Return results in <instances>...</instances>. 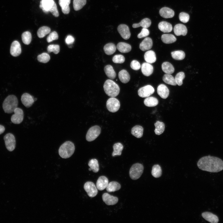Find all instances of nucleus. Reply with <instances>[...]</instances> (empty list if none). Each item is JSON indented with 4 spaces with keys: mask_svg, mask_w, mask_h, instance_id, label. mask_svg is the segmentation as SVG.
Segmentation results:
<instances>
[{
    "mask_svg": "<svg viewBox=\"0 0 223 223\" xmlns=\"http://www.w3.org/2000/svg\"><path fill=\"white\" fill-rule=\"evenodd\" d=\"M50 28L47 26H44L41 27L37 31V36L40 38H43L46 35L50 33Z\"/></svg>",
    "mask_w": 223,
    "mask_h": 223,
    "instance_id": "obj_40",
    "label": "nucleus"
},
{
    "mask_svg": "<svg viewBox=\"0 0 223 223\" xmlns=\"http://www.w3.org/2000/svg\"><path fill=\"white\" fill-rule=\"evenodd\" d=\"M47 50L49 53L52 52L57 54L59 52L60 47L58 45H50L47 47Z\"/></svg>",
    "mask_w": 223,
    "mask_h": 223,
    "instance_id": "obj_48",
    "label": "nucleus"
},
{
    "mask_svg": "<svg viewBox=\"0 0 223 223\" xmlns=\"http://www.w3.org/2000/svg\"><path fill=\"white\" fill-rule=\"evenodd\" d=\"M158 100L157 98L153 97H147L144 101V104L148 107H153L156 106L158 104Z\"/></svg>",
    "mask_w": 223,
    "mask_h": 223,
    "instance_id": "obj_36",
    "label": "nucleus"
},
{
    "mask_svg": "<svg viewBox=\"0 0 223 223\" xmlns=\"http://www.w3.org/2000/svg\"><path fill=\"white\" fill-rule=\"evenodd\" d=\"M120 106L119 101L117 98L111 97L107 101L106 107L107 110L112 112H115L117 111Z\"/></svg>",
    "mask_w": 223,
    "mask_h": 223,
    "instance_id": "obj_8",
    "label": "nucleus"
},
{
    "mask_svg": "<svg viewBox=\"0 0 223 223\" xmlns=\"http://www.w3.org/2000/svg\"><path fill=\"white\" fill-rule=\"evenodd\" d=\"M158 94L162 98H166L169 94V90L168 87L164 85L161 84L159 85L157 88Z\"/></svg>",
    "mask_w": 223,
    "mask_h": 223,
    "instance_id": "obj_21",
    "label": "nucleus"
},
{
    "mask_svg": "<svg viewBox=\"0 0 223 223\" xmlns=\"http://www.w3.org/2000/svg\"><path fill=\"white\" fill-rule=\"evenodd\" d=\"M151 174L155 178H158L162 175V169L159 164H155L152 167Z\"/></svg>",
    "mask_w": 223,
    "mask_h": 223,
    "instance_id": "obj_42",
    "label": "nucleus"
},
{
    "mask_svg": "<svg viewBox=\"0 0 223 223\" xmlns=\"http://www.w3.org/2000/svg\"><path fill=\"white\" fill-rule=\"evenodd\" d=\"M86 0H73V7L75 11L81 9L86 4Z\"/></svg>",
    "mask_w": 223,
    "mask_h": 223,
    "instance_id": "obj_44",
    "label": "nucleus"
},
{
    "mask_svg": "<svg viewBox=\"0 0 223 223\" xmlns=\"http://www.w3.org/2000/svg\"><path fill=\"white\" fill-rule=\"evenodd\" d=\"M5 130V128L4 127L0 125V134L3 133Z\"/></svg>",
    "mask_w": 223,
    "mask_h": 223,
    "instance_id": "obj_56",
    "label": "nucleus"
},
{
    "mask_svg": "<svg viewBox=\"0 0 223 223\" xmlns=\"http://www.w3.org/2000/svg\"><path fill=\"white\" fill-rule=\"evenodd\" d=\"M154 91V89L152 86L147 85L139 88L138 90V94L140 97L146 98L150 96Z\"/></svg>",
    "mask_w": 223,
    "mask_h": 223,
    "instance_id": "obj_11",
    "label": "nucleus"
},
{
    "mask_svg": "<svg viewBox=\"0 0 223 223\" xmlns=\"http://www.w3.org/2000/svg\"><path fill=\"white\" fill-rule=\"evenodd\" d=\"M22 41L25 44H29L32 40V35L31 33L28 31L24 32L22 35Z\"/></svg>",
    "mask_w": 223,
    "mask_h": 223,
    "instance_id": "obj_45",
    "label": "nucleus"
},
{
    "mask_svg": "<svg viewBox=\"0 0 223 223\" xmlns=\"http://www.w3.org/2000/svg\"><path fill=\"white\" fill-rule=\"evenodd\" d=\"M149 34V31L147 28H143L141 32L138 35L139 38H143L147 36Z\"/></svg>",
    "mask_w": 223,
    "mask_h": 223,
    "instance_id": "obj_54",
    "label": "nucleus"
},
{
    "mask_svg": "<svg viewBox=\"0 0 223 223\" xmlns=\"http://www.w3.org/2000/svg\"><path fill=\"white\" fill-rule=\"evenodd\" d=\"M171 54L172 58L177 60H182L184 59L185 56V52L181 50L173 51Z\"/></svg>",
    "mask_w": 223,
    "mask_h": 223,
    "instance_id": "obj_41",
    "label": "nucleus"
},
{
    "mask_svg": "<svg viewBox=\"0 0 223 223\" xmlns=\"http://www.w3.org/2000/svg\"><path fill=\"white\" fill-rule=\"evenodd\" d=\"M14 114L11 117V121L13 123L19 124L21 123L24 119V112L23 110L19 107L14 110Z\"/></svg>",
    "mask_w": 223,
    "mask_h": 223,
    "instance_id": "obj_10",
    "label": "nucleus"
},
{
    "mask_svg": "<svg viewBox=\"0 0 223 223\" xmlns=\"http://www.w3.org/2000/svg\"><path fill=\"white\" fill-rule=\"evenodd\" d=\"M104 90L106 94L111 97H115L119 93L120 89L119 85L114 81L107 80L103 85Z\"/></svg>",
    "mask_w": 223,
    "mask_h": 223,
    "instance_id": "obj_3",
    "label": "nucleus"
},
{
    "mask_svg": "<svg viewBox=\"0 0 223 223\" xmlns=\"http://www.w3.org/2000/svg\"><path fill=\"white\" fill-rule=\"evenodd\" d=\"M59 36L57 33L55 31H53L50 33L47 38V41L48 42H50L53 40H57Z\"/></svg>",
    "mask_w": 223,
    "mask_h": 223,
    "instance_id": "obj_51",
    "label": "nucleus"
},
{
    "mask_svg": "<svg viewBox=\"0 0 223 223\" xmlns=\"http://www.w3.org/2000/svg\"><path fill=\"white\" fill-rule=\"evenodd\" d=\"M50 59L49 55L46 53H43L37 56L38 61L41 63H46L48 62Z\"/></svg>",
    "mask_w": 223,
    "mask_h": 223,
    "instance_id": "obj_46",
    "label": "nucleus"
},
{
    "mask_svg": "<svg viewBox=\"0 0 223 223\" xmlns=\"http://www.w3.org/2000/svg\"><path fill=\"white\" fill-rule=\"evenodd\" d=\"M112 60L115 63H122L125 61L124 57L121 55H116L113 56Z\"/></svg>",
    "mask_w": 223,
    "mask_h": 223,
    "instance_id": "obj_49",
    "label": "nucleus"
},
{
    "mask_svg": "<svg viewBox=\"0 0 223 223\" xmlns=\"http://www.w3.org/2000/svg\"><path fill=\"white\" fill-rule=\"evenodd\" d=\"M89 170L90 171H91L92 170V169L90 168L89 169Z\"/></svg>",
    "mask_w": 223,
    "mask_h": 223,
    "instance_id": "obj_57",
    "label": "nucleus"
},
{
    "mask_svg": "<svg viewBox=\"0 0 223 223\" xmlns=\"http://www.w3.org/2000/svg\"><path fill=\"white\" fill-rule=\"evenodd\" d=\"M117 30L121 37L125 40L129 38L131 36L129 27L125 24H120L117 27Z\"/></svg>",
    "mask_w": 223,
    "mask_h": 223,
    "instance_id": "obj_12",
    "label": "nucleus"
},
{
    "mask_svg": "<svg viewBox=\"0 0 223 223\" xmlns=\"http://www.w3.org/2000/svg\"><path fill=\"white\" fill-rule=\"evenodd\" d=\"M151 24V20L148 18H145L142 19L139 23L133 24L132 27L135 28L141 26L143 28H147L150 26Z\"/></svg>",
    "mask_w": 223,
    "mask_h": 223,
    "instance_id": "obj_31",
    "label": "nucleus"
},
{
    "mask_svg": "<svg viewBox=\"0 0 223 223\" xmlns=\"http://www.w3.org/2000/svg\"><path fill=\"white\" fill-rule=\"evenodd\" d=\"M160 15L165 18H172L174 15V11L171 8L168 7H163L159 11Z\"/></svg>",
    "mask_w": 223,
    "mask_h": 223,
    "instance_id": "obj_22",
    "label": "nucleus"
},
{
    "mask_svg": "<svg viewBox=\"0 0 223 223\" xmlns=\"http://www.w3.org/2000/svg\"><path fill=\"white\" fill-rule=\"evenodd\" d=\"M185 77V75L184 72H181L177 73L175 76V79L177 84L181 85L183 83V80Z\"/></svg>",
    "mask_w": 223,
    "mask_h": 223,
    "instance_id": "obj_47",
    "label": "nucleus"
},
{
    "mask_svg": "<svg viewBox=\"0 0 223 223\" xmlns=\"http://www.w3.org/2000/svg\"><path fill=\"white\" fill-rule=\"evenodd\" d=\"M130 67L133 70H138L140 69L141 66L138 61L134 60L132 61L130 63Z\"/></svg>",
    "mask_w": 223,
    "mask_h": 223,
    "instance_id": "obj_52",
    "label": "nucleus"
},
{
    "mask_svg": "<svg viewBox=\"0 0 223 223\" xmlns=\"http://www.w3.org/2000/svg\"><path fill=\"white\" fill-rule=\"evenodd\" d=\"M143 166L141 164L137 163L133 165L129 172L131 178L133 180L139 178L143 173Z\"/></svg>",
    "mask_w": 223,
    "mask_h": 223,
    "instance_id": "obj_5",
    "label": "nucleus"
},
{
    "mask_svg": "<svg viewBox=\"0 0 223 223\" xmlns=\"http://www.w3.org/2000/svg\"><path fill=\"white\" fill-rule=\"evenodd\" d=\"M162 41L165 44H171L176 41V37L173 34H164L161 37Z\"/></svg>",
    "mask_w": 223,
    "mask_h": 223,
    "instance_id": "obj_34",
    "label": "nucleus"
},
{
    "mask_svg": "<svg viewBox=\"0 0 223 223\" xmlns=\"http://www.w3.org/2000/svg\"><path fill=\"white\" fill-rule=\"evenodd\" d=\"M144 59L147 63H154L156 59L155 54L153 50H148L145 53Z\"/></svg>",
    "mask_w": 223,
    "mask_h": 223,
    "instance_id": "obj_24",
    "label": "nucleus"
},
{
    "mask_svg": "<svg viewBox=\"0 0 223 223\" xmlns=\"http://www.w3.org/2000/svg\"><path fill=\"white\" fill-rule=\"evenodd\" d=\"M162 69L166 74H171L174 71V68L173 65L167 62H164L162 64Z\"/></svg>",
    "mask_w": 223,
    "mask_h": 223,
    "instance_id": "obj_35",
    "label": "nucleus"
},
{
    "mask_svg": "<svg viewBox=\"0 0 223 223\" xmlns=\"http://www.w3.org/2000/svg\"><path fill=\"white\" fill-rule=\"evenodd\" d=\"M104 71L107 76L111 79L115 78L116 74L113 67L111 65L106 66L104 68Z\"/></svg>",
    "mask_w": 223,
    "mask_h": 223,
    "instance_id": "obj_32",
    "label": "nucleus"
},
{
    "mask_svg": "<svg viewBox=\"0 0 223 223\" xmlns=\"http://www.w3.org/2000/svg\"><path fill=\"white\" fill-rule=\"evenodd\" d=\"M4 140L7 150L10 151H13L15 148L16 144L14 136L11 133H8L4 136Z\"/></svg>",
    "mask_w": 223,
    "mask_h": 223,
    "instance_id": "obj_7",
    "label": "nucleus"
},
{
    "mask_svg": "<svg viewBox=\"0 0 223 223\" xmlns=\"http://www.w3.org/2000/svg\"><path fill=\"white\" fill-rule=\"evenodd\" d=\"M108 183V180L104 176H100L97 180L96 187L98 190H102L106 188Z\"/></svg>",
    "mask_w": 223,
    "mask_h": 223,
    "instance_id": "obj_16",
    "label": "nucleus"
},
{
    "mask_svg": "<svg viewBox=\"0 0 223 223\" xmlns=\"http://www.w3.org/2000/svg\"><path fill=\"white\" fill-rule=\"evenodd\" d=\"M49 11L55 17H58L59 16V12L57 8L55 2L54 3L52 7L49 9Z\"/></svg>",
    "mask_w": 223,
    "mask_h": 223,
    "instance_id": "obj_53",
    "label": "nucleus"
},
{
    "mask_svg": "<svg viewBox=\"0 0 223 223\" xmlns=\"http://www.w3.org/2000/svg\"><path fill=\"white\" fill-rule=\"evenodd\" d=\"M103 201L108 205H113L118 202L117 197L111 195L107 193H104L102 195Z\"/></svg>",
    "mask_w": 223,
    "mask_h": 223,
    "instance_id": "obj_14",
    "label": "nucleus"
},
{
    "mask_svg": "<svg viewBox=\"0 0 223 223\" xmlns=\"http://www.w3.org/2000/svg\"><path fill=\"white\" fill-rule=\"evenodd\" d=\"M175 34L177 36L180 35L185 36L187 33V29L186 27L184 25L178 24H176L173 28Z\"/></svg>",
    "mask_w": 223,
    "mask_h": 223,
    "instance_id": "obj_18",
    "label": "nucleus"
},
{
    "mask_svg": "<svg viewBox=\"0 0 223 223\" xmlns=\"http://www.w3.org/2000/svg\"><path fill=\"white\" fill-rule=\"evenodd\" d=\"M154 125L155 127L154 131L156 134L160 135L163 133L165 129V125L163 122L157 121Z\"/></svg>",
    "mask_w": 223,
    "mask_h": 223,
    "instance_id": "obj_37",
    "label": "nucleus"
},
{
    "mask_svg": "<svg viewBox=\"0 0 223 223\" xmlns=\"http://www.w3.org/2000/svg\"><path fill=\"white\" fill-rule=\"evenodd\" d=\"M70 0H59V4L60 6L62 12L64 14L69 13L70 9L69 5Z\"/></svg>",
    "mask_w": 223,
    "mask_h": 223,
    "instance_id": "obj_27",
    "label": "nucleus"
},
{
    "mask_svg": "<svg viewBox=\"0 0 223 223\" xmlns=\"http://www.w3.org/2000/svg\"><path fill=\"white\" fill-rule=\"evenodd\" d=\"M34 98L29 94L24 93L22 95L21 100L22 104L26 107L29 108L35 102Z\"/></svg>",
    "mask_w": 223,
    "mask_h": 223,
    "instance_id": "obj_13",
    "label": "nucleus"
},
{
    "mask_svg": "<svg viewBox=\"0 0 223 223\" xmlns=\"http://www.w3.org/2000/svg\"><path fill=\"white\" fill-rule=\"evenodd\" d=\"M120 188L121 185L118 182L112 181L108 183L106 188L107 191L111 192L118 190Z\"/></svg>",
    "mask_w": 223,
    "mask_h": 223,
    "instance_id": "obj_33",
    "label": "nucleus"
},
{
    "mask_svg": "<svg viewBox=\"0 0 223 223\" xmlns=\"http://www.w3.org/2000/svg\"><path fill=\"white\" fill-rule=\"evenodd\" d=\"M159 29L164 33L171 32L173 29L172 25L170 23L165 21L159 23L158 25Z\"/></svg>",
    "mask_w": 223,
    "mask_h": 223,
    "instance_id": "obj_25",
    "label": "nucleus"
},
{
    "mask_svg": "<svg viewBox=\"0 0 223 223\" xmlns=\"http://www.w3.org/2000/svg\"><path fill=\"white\" fill-rule=\"evenodd\" d=\"M113 151L112 153V155L114 156L115 155H120L123 149V146L122 144L119 142L115 143L113 145Z\"/></svg>",
    "mask_w": 223,
    "mask_h": 223,
    "instance_id": "obj_39",
    "label": "nucleus"
},
{
    "mask_svg": "<svg viewBox=\"0 0 223 223\" xmlns=\"http://www.w3.org/2000/svg\"><path fill=\"white\" fill-rule=\"evenodd\" d=\"M18 100L16 96L10 95L7 97L2 103V108L5 113H11L17 107Z\"/></svg>",
    "mask_w": 223,
    "mask_h": 223,
    "instance_id": "obj_2",
    "label": "nucleus"
},
{
    "mask_svg": "<svg viewBox=\"0 0 223 223\" xmlns=\"http://www.w3.org/2000/svg\"><path fill=\"white\" fill-rule=\"evenodd\" d=\"M75 149L74 144L70 141H67L63 143L59 147V153L63 158L70 157L73 154Z\"/></svg>",
    "mask_w": 223,
    "mask_h": 223,
    "instance_id": "obj_4",
    "label": "nucleus"
},
{
    "mask_svg": "<svg viewBox=\"0 0 223 223\" xmlns=\"http://www.w3.org/2000/svg\"><path fill=\"white\" fill-rule=\"evenodd\" d=\"M74 38L72 36L68 35L65 39V42L68 45L72 44L74 41Z\"/></svg>",
    "mask_w": 223,
    "mask_h": 223,
    "instance_id": "obj_55",
    "label": "nucleus"
},
{
    "mask_svg": "<svg viewBox=\"0 0 223 223\" xmlns=\"http://www.w3.org/2000/svg\"><path fill=\"white\" fill-rule=\"evenodd\" d=\"M163 80L165 83L175 86L177 85L175 78L171 74H166L163 77Z\"/></svg>",
    "mask_w": 223,
    "mask_h": 223,
    "instance_id": "obj_38",
    "label": "nucleus"
},
{
    "mask_svg": "<svg viewBox=\"0 0 223 223\" xmlns=\"http://www.w3.org/2000/svg\"><path fill=\"white\" fill-rule=\"evenodd\" d=\"M118 50L123 53H127L130 52L132 49L131 45L124 42H120L116 46Z\"/></svg>",
    "mask_w": 223,
    "mask_h": 223,
    "instance_id": "obj_26",
    "label": "nucleus"
},
{
    "mask_svg": "<svg viewBox=\"0 0 223 223\" xmlns=\"http://www.w3.org/2000/svg\"><path fill=\"white\" fill-rule=\"evenodd\" d=\"M10 53L14 57L19 55L21 52L20 44L17 41H13L11 44L10 48Z\"/></svg>",
    "mask_w": 223,
    "mask_h": 223,
    "instance_id": "obj_15",
    "label": "nucleus"
},
{
    "mask_svg": "<svg viewBox=\"0 0 223 223\" xmlns=\"http://www.w3.org/2000/svg\"><path fill=\"white\" fill-rule=\"evenodd\" d=\"M101 131V128L98 125L91 127L89 129L86 133V140L88 142H91L94 140L99 135Z\"/></svg>",
    "mask_w": 223,
    "mask_h": 223,
    "instance_id": "obj_6",
    "label": "nucleus"
},
{
    "mask_svg": "<svg viewBox=\"0 0 223 223\" xmlns=\"http://www.w3.org/2000/svg\"><path fill=\"white\" fill-rule=\"evenodd\" d=\"M103 50L106 54L111 55L114 53L116 51V46L114 44L109 43L104 46Z\"/></svg>",
    "mask_w": 223,
    "mask_h": 223,
    "instance_id": "obj_30",
    "label": "nucleus"
},
{
    "mask_svg": "<svg viewBox=\"0 0 223 223\" xmlns=\"http://www.w3.org/2000/svg\"><path fill=\"white\" fill-rule=\"evenodd\" d=\"M197 165L201 170L212 173H217L223 170V161L218 157L209 155L200 158Z\"/></svg>",
    "mask_w": 223,
    "mask_h": 223,
    "instance_id": "obj_1",
    "label": "nucleus"
},
{
    "mask_svg": "<svg viewBox=\"0 0 223 223\" xmlns=\"http://www.w3.org/2000/svg\"><path fill=\"white\" fill-rule=\"evenodd\" d=\"M88 165L94 173H97L99 170V164L97 160L93 159L89 162Z\"/></svg>",
    "mask_w": 223,
    "mask_h": 223,
    "instance_id": "obj_43",
    "label": "nucleus"
},
{
    "mask_svg": "<svg viewBox=\"0 0 223 223\" xmlns=\"http://www.w3.org/2000/svg\"><path fill=\"white\" fill-rule=\"evenodd\" d=\"M141 71L142 74L146 76L151 75L153 71V66L149 63H144L141 67Z\"/></svg>",
    "mask_w": 223,
    "mask_h": 223,
    "instance_id": "obj_23",
    "label": "nucleus"
},
{
    "mask_svg": "<svg viewBox=\"0 0 223 223\" xmlns=\"http://www.w3.org/2000/svg\"><path fill=\"white\" fill-rule=\"evenodd\" d=\"M118 77L120 81L123 83H128L130 80V76L129 73L125 69L122 70L119 72Z\"/></svg>",
    "mask_w": 223,
    "mask_h": 223,
    "instance_id": "obj_28",
    "label": "nucleus"
},
{
    "mask_svg": "<svg viewBox=\"0 0 223 223\" xmlns=\"http://www.w3.org/2000/svg\"><path fill=\"white\" fill-rule=\"evenodd\" d=\"M152 45L153 42L151 39L149 37H146L140 44L139 48L142 50L145 51L151 49Z\"/></svg>",
    "mask_w": 223,
    "mask_h": 223,
    "instance_id": "obj_20",
    "label": "nucleus"
},
{
    "mask_svg": "<svg viewBox=\"0 0 223 223\" xmlns=\"http://www.w3.org/2000/svg\"><path fill=\"white\" fill-rule=\"evenodd\" d=\"M180 21L184 23H186L188 22L190 16L189 15L184 12H181L179 15Z\"/></svg>",
    "mask_w": 223,
    "mask_h": 223,
    "instance_id": "obj_50",
    "label": "nucleus"
},
{
    "mask_svg": "<svg viewBox=\"0 0 223 223\" xmlns=\"http://www.w3.org/2000/svg\"><path fill=\"white\" fill-rule=\"evenodd\" d=\"M143 128L141 126L137 125L131 129V133L132 135L138 138L142 137L143 135Z\"/></svg>",
    "mask_w": 223,
    "mask_h": 223,
    "instance_id": "obj_29",
    "label": "nucleus"
},
{
    "mask_svg": "<svg viewBox=\"0 0 223 223\" xmlns=\"http://www.w3.org/2000/svg\"><path fill=\"white\" fill-rule=\"evenodd\" d=\"M55 2L53 0H41L39 5L40 8L46 13L49 12V10L53 5Z\"/></svg>",
    "mask_w": 223,
    "mask_h": 223,
    "instance_id": "obj_17",
    "label": "nucleus"
},
{
    "mask_svg": "<svg viewBox=\"0 0 223 223\" xmlns=\"http://www.w3.org/2000/svg\"><path fill=\"white\" fill-rule=\"evenodd\" d=\"M84 188L88 195L90 197H94L97 194V189L94 183L92 182L87 181L85 182Z\"/></svg>",
    "mask_w": 223,
    "mask_h": 223,
    "instance_id": "obj_9",
    "label": "nucleus"
},
{
    "mask_svg": "<svg viewBox=\"0 0 223 223\" xmlns=\"http://www.w3.org/2000/svg\"><path fill=\"white\" fill-rule=\"evenodd\" d=\"M202 216L206 220L211 223H217L219 221L217 216L210 212H203Z\"/></svg>",
    "mask_w": 223,
    "mask_h": 223,
    "instance_id": "obj_19",
    "label": "nucleus"
}]
</instances>
